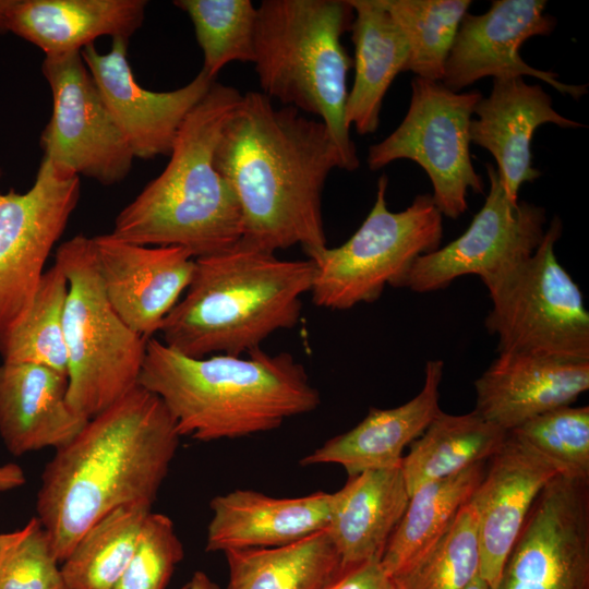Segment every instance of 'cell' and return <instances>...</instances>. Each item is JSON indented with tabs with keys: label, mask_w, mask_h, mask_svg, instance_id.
I'll return each mask as SVG.
<instances>
[{
	"label": "cell",
	"mask_w": 589,
	"mask_h": 589,
	"mask_svg": "<svg viewBox=\"0 0 589 589\" xmlns=\"http://www.w3.org/2000/svg\"><path fill=\"white\" fill-rule=\"evenodd\" d=\"M215 166L238 200L241 242L271 253L300 245L308 257L327 247L323 190L344 164L322 121L247 92L221 131Z\"/></svg>",
	"instance_id": "6da1fadb"
},
{
	"label": "cell",
	"mask_w": 589,
	"mask_h": 589,
	"mask_svg": "<svg viewBox=\"0 0 589 589\" xmlns=\"http://www.w3.org/2000/svg\"><path fill=\"white\" fill-rule=\"evenodd\" d=\"M179 440L159 397L136 385L56 450L41 474L36 512L59 563L111 510L154 504Z\"/></svg>",
	"instance_id": "7a4b0ae2"
},
{
	"label": "cell",
	"mask_w": 589,
	"mask_h": 589,
	"mask_svg": "<svg viewBox=\"0 0 589 589\" xmlns=\"http://www.w3.org/2000/svg\"><path fill=\"white\" fill-rule=\"evenodd\" d=\"M139 385L163 401L179 436L201 442L268 432L321 404L304 366L288 352L184 356L147 340Z\"/></svg>",
	"instance_id": "3957f363"
},
{
	"label": "cell",
	"mask_w": 589,
	"mask_h": 589,
	"mask_svg": "<svg viewBox=\"0 0 589 589\" xmlns=\"http://www.w3.org/2000/svg\"><path fill=\"white\" fill-rule=\"evenodd\" d=\"M242 93L214 82L182 123L165 169L116 216L117 239L179 247L194 259L235 247L242 238L236 194L215 166L221 131Z\"/></svg>",
	"instance_id": "277c9868"
},
{
	"label": "cell",
	"mask_w": 589,
	"mask_h": 589,
	"mask_svg": "<svg viewBox=\"0 0 589 589\" xmlns=\"http://www.w3.org/2000/svg\"><path fill=\"white\" fill-rule=\"evenodd\" d=\"M313 276L309 259L281 260L241 241L195 259L187 290L159 328L160 341L193 358L249 353L298 324Z\"/></svg>",
	"instance_id": "5b68a950"
},
{
	"label": "cell",
	"mask_w": 589,
	"mask_h": 589,
	"mask_svg": "<svg viewBox=\"0 0 589 589\" xmlns=\"http://www.w3.org/2000/svg\"><path fill=\"white\" fill-rule=\"evenodd\" d=\"M352 20L349 0H263L257 8L253 61L261 93L317 117L347 171L359 167L345 120L353 59L341 36L350 31Z\"/></svg>",
	"instance_id": "8992f818"
},
{
	"label": "cell",
	"mask_w": 589,
	"mask_h": 589,
	"mask_svg": "<svg viewBox=\"0 0 589 589\" xmlns=\"http://www.w3.org/2000/svg\"><path fill=\"white\" fill-rule=\"evenodd\" d=\"M69 289L63 315L69 406L91 419L139 385L147 340L109 303L92 237L76 235L56 249Z\"/></svg>",
	"instance_id": "52a82bcc"
},
{
	"label": "cell",
	"mask_w": 589,
	"mask_h": 589,
	"mask_svg": "<svg viewBox=\"0 0 589 589\" xmlns=\"http://www.w3.org/2000/svg\"><path fill=\"white\" fill-rule=\"evenodd\" d=\"M387 183L381 176L370 213L345 243L308 257L315 305L341 311L374 302L387 285L398 287L418 256L440 248L443 215L432 195H417L405 211L390 212Z\"/></svg>",
	"instance_id": "ba28073f"
},
{
	"label": "cell",
	"mask_w": 589,
	"mask_h": 589,
	"mask_svg": "<svg viewBox=\"0 0 589 589\" xmlns=\"http://www.w3.org/2000/svg\"><path fill=\"white\" fill-rule=\"evenodd\" d=\"M554 217L533 254L489 290V333L497 351L589 362V313L582 292L555 255Z\"/></svg>",
	"instance_id": "9c48e42d"
},
{
	"label": "cell",
	"mask_w": 589,
	"mask_h": 589,
	"mask_svg": "<svg viewBox=\"0 0 589 589\" xmlns=\"http://www.w3.org/2000/svg\"><path fill=\"white\" fill-rule=\"evenodd\" d=\"M482 97L479 91L454 92L441 82L416 76L404 120L387 137L369 148L370 170L398 159L417 163L432 182V199L441 214L458 218L467 211L468 190L484 191L469 151L470 122Z\"/></svg>",
	"instance_id": "30bf717a"
},
{
	"label": "cell",
	"mask_w": 589,
	"mask_h": 589,
	"mask_svg": "<svg viewBox=\"0 0 589 589\" xmlns=\"http://www.w3.org/2000/svg\"><path fill=\"white\" fill-rule=\"evenodd\" d=\"M41 72L52 95L51 117L39 140L43 157L62 173L106 187L123 181L135 157L81 52L45 56Z\"/></svg>",
	"instance_id": "8fae6325"
},
{
	"label": "cell",
	"mask_w": 589,
	"mask_h": 589,
	"mask_svg": "<svg viewBox=\"0 0 589 589\" xmlns=\"http://www.w3.org/2000/svg\"><path fill=\"white\" fill-rule=\"evenodd\" d=\"M485 167L489 194L467 230L444 248L418 256L398 287L430 292L477 275L489 291L533 254L545 233L544 208L509 201L496 168Z\"/></svg>",
	"instance_id": "7c38bea8"
},
{
	"label": "cell",
	"mask_w": 589,
	"mask_h": 589,
	"mask_svg": "<svg viewBox=\"0 0 589 589\" xmlns=\"http://www.w3.org/2000/svg\"><path fill=\"white\" fill-rule=\"evenodd\" d=\"M80 195V177L58 171L45 157L27 191H0V333L28 310Z\"/></svg>",
	"instance_id": "4fadbf2b"
},
{
	"label": "cell",
	"mask_w": 589,
	"mask_h": 589,
	"mask_svg": "<svg viewBox=\"0 0 589 589\" xmlns=\"http://www.w3.org/2000/svg\"><path fill=\"white\" fill-rule=\"evenodd\" d=\"M495 589H589V480L558 474L543 488Z\"/></svg>",
	"instance_id": "5bb4252c"
},
{
	"label": "cell",
	"mask_w": 589,
	"mask_h": 589,
	"mask_svg": "<svg viewBox=\"0 0 589 589\" xmlns=\"http://www.w3.org/2000/svg\"><path fill=\"white\" fill-rule=\"evenodd\" d=\"M545 7L543 0H494L482 14L467 13L446 59L441 83L459 92L486 76H531L579 99L587 93V85L563 83L556 73L534 69L519 55L528 38L553 31L556 22L544 13Z\"/></svg>",
	"instance_id": "9a60e30c"
},
{
	"label": "cell",
	"mask_w": 589,
	"mask_h": 589,
	"mask_svg": "<svg viewBox=\"0 0 589 589\" xmlns=\"http://www.w3.org/2000/svg\"><path fill=\"white\" fill-rule=\"evenodd\" d=\"M128 44L129 39L113 38L106 53H100L92 44L82 49L81 56L134 157L169 156L185 118L216 80L201 70L177 89H146L134 77Z\"/></svg>",
	"instance_id": "2e32d148"
},
{
	"label": "cell",
	"mask_w": 589,
	"mask_h": 589,
	"mask_svg": "<svg viewBox=\"0 0 589 589\" xmlns=\"http://www.w3.org/2000/svg\"><path fill=\"white\" fill-rule=\"evenodd\" d=\"M106 297L136 334L153 338L187 290L195 259L179 247H147L111 233L92 237Z\"/></svg>",
	"instance_id": "e0dca14e"
},
{
	"label": "cell",
	"mask_w": 589,
	"mask_h": 589,
	"mask_svg": "<svg viewBox=\"0 0 589 589\" xmlns=\"http://www.w3.org/2000/svg\"><path fill=\"white\" fill-rule=\"evenodd\" d=\"M488 460L489 468L472 498L479 521V575L495 589L532 504L561 472L512 432Z\"/></svg>",
	"instance_id": "ac0fdd59"
},
{
	"label": "cell",
	"mask_w": 589,
	"mask_h": 589,
	"mask_svg": "<svg viewBox=\"0 0 589 589\" xmlns=\"http://www.w3.org/2000/svg\"><path fill=\"white\" fill-rule=\"evenodd\" d=\"M473 115L470 142L492 154L500 181L513 203L518 202L524 183L541 176L532 166L534 131L544 123L566 129L584 127L556 112L550 95L538 84H527L522 77L494 80L491 94L478 101Z\"/></svg>",
	"instance_id": "d6986e66"
},
{
	"label": "cell",
	"mask_w": 589,
	"mask_h": 589,
	"mask_svg": "<svg viewBox=\"0 0 589 589\" xmlns=\"http://www.w3.org/2000/svg\"><path fill=\"white\" fill-rule=\"evenodd\" d=\"M474 411L509 432L546 411L570 406L589 388V362L503 352L474 382Z\"/></svg>",
	"instance_id": "ffe728a7"
},
{
	"label": "cell",
	"mask_w": 589,
	"mask_h": 589,
	"mask_svg": "<svg viewBox=\"0 0 589 589\" xmlns=\"http://www.w3.org/2000/svg\"><path fill=\"white\" fill-rule=\"evenodd\" d=\"M68 376L34 363L0 364V436L14 456L70 443L89 419L68 404Z\"/></svg>",
	"instance_id": "44dd1931"
},
{
	"label": "cell",
	"mask_w": 589,
	"mask_h": 589,
	"mask_svg": "<svg viewBox=\"0 0 589 589\" xmlns=\"http://www.w3.org/2000/svg\"><path fill=\"white\" fill-rule=\"evenodd\" d=\"M330 493L273 497L238 489L215 496L207 526V552L274 548L296 542L328 525Z\"/></svg>",
	"instance_id": "7402d4cb"
},
{
	"label": "cell",
	"mask_w": 589,
	"mask_h": 589,
	"mask_svg": "<svg viewBox=\"0 0 589 589\" xmlns=\"http://www.w3.org/2000/svg\"><path fill=\"white\" fill-rule=\"evenodd\" d=\"M444 363L425 364L420 393L395 408H370L351 430L326 441L300 460L302 466L335 464L349 477L368 470L399 467L406 446L417 440L441 411L440 384Z\"/></svg>",
	"instance_id": "603a6c76"
},
{
	"label": "cell",
	"mask_w": 589,
	"mask_h": 589,
	"mask_svg": "<svg viewBox=\"0 0 589 589\" xmlns=\"http://www.w3.org/2000/svg\"><path fill=\"white\" fill-rule=\"evenodd\" d=\"M146 8L145 0H13L8 32L45 56L81 52L101 36L130 39Z\"/></svg>",
	"instance_id": "cb8c5ba5"
},
{
	"label": "cell",
	"mask_w": 589,
	"mask_h": 589,
	"mask_svg": "<svg viewBox=\"0 0 589 589\" xmlns=\"http://www.w3.org/2000/svg\"><path fill=\"white\" fill-rule=\"evenodd\" d=\"M408 501L400 466L349 477L330 493L326 530L342 568L381 561Z\"/></svg>",
	"instance_id": "d4e9b609"
},
{
	"label": "cell",
	"mask_w": 589,
	"mask_h": 589,
	"mask_svg": "<svg viewBox=\"0 0 589 589\" xmlns=\"http://www.w3.org/2000/svg\"><path fill=\"white\" fill-rule=\"evenodd\" d=\"M354 46V79L348 92L345 120L360 135L374 133L384 96L405 72L409 56L406 37L381 0H349Z\"/></svg>",
	"instance_id": "484cf974"
},
{
	"label": "cell",
	"mask_w": 589,
	"mask_h": 589,
	"mask_svg": "<svg viewBox=\"0 0 589 589\" xmlns=\"http://www.w3.org/2000/svg\"><path fill=\"white\" fill-rule=\"evenodd\" d=\"M224 554L229 570L226 589H324L341 570L326 529L281 546Z\"/></svg>",
	"instance_id": "4316f807"
},
{
	"label": "cell",
	"mask_w": 589,
	"mask_h": 589,
	"mask_svg": "<svg viewBox=\"0 0 589 589\" xmlns=\"http://www.w3.org/2000/svg\"><path fill=\"white\" fill-rule=\"evenodd\" d=\"M506 435L474 410L465 414L441 410L401 459L400 470L409 495L428 482L486 461Z\"/></svg>",
	"instance_id": "83f0119b"
},
{
	"label": "cell",
	"mask_w": 589,
	"mask_h": 589,
	"mask_svg": "<svg viewBox=\"0 0 589 589\" xmlns=\"http://www.w3.org/2000/svg\"><path fill=\"white\" fill-rule=\"evenodd\" d=\"M485 461L456 474L428 482L409 495L392 533L381 566L392 577L429 551L447 531L482 481Z\"/></svg>",
	"instance_id": "f1b7e54d"
},
{
	"label": "cell",
	"mask_w": 589,
	"mask_h": 589,
	"mask_svg": "<svg viewBox=\"0 0 589 589\" xmlns=\"http://www.w3.org/2000/svg\"><path fill=\"white\" fill-rule=\"evenodd\" d=\"M152 507L144 502L122 505L88 528L60 566L67 589H113Z\"/></svg>",
	"instance_id": "f546056e"
},
{
	"label": "cell",
	"mask_w": 589,
	"mask_h": 589,
	"mask_svg": "<svg viewBox=\"0 0 589 589\" xmlns=\"http://www.w3.org/2000/svg\"><path fill=\"white\" fill-rule=\"evenodd\" d=\"M69 284L53 263L46 269L24 316L0 333V358L5 363H34L68 376L63 315Z\"/></svg>",
	"instance_id": "4dcf8cb0"
},
{
	"label": "cell",
	"mask_w": 589,
	"mask_h": 589,
	"mask_svg": "<svg viewBox=\"0 0 589 589\" xmlns=\"http://www.w3.org/2000/svg\"><path fill=\"white\" fill-rule=\"evenodd\" d=\"M404 33L406 71L441 82L444 67L470 0H381Z\"/></svg>",
	"instance_id": "1f68e13d"
},
{
	"label": "cell",
	"mask_w": 589,
	"mask_h": 589,
	"mask_svg": "<svg viewBox=\"0 0 589 589\" xmlns=\"http://www.w3.org/2000/svg\"><path fill=\"white\" fill-rule=\"evenodd\" d=\"M478 510L464 504L443 537L422 556L393 575L395 589H466L479 574Z\"/></svg>",
	"instance_id": "d6a6232c"
},
{
	"label": "cell",
	"mask_w": 589,
	"mask_h": 589,
	"mask_svg": "<svg viewBox=\"0 0 589 589\" xmlns=\"http://www.w3.org/2000/svg\"><path fill=\"white\" fill-rule=\"evenodd\" d=\"M188 14L203 52L202 71L216 80L233 61H254L257 8L250 0H176Z\"/></svg>",
	"instance_id": "836d02e7"
},
{
	"label": "cell",
	"mask_w": 589,
	"mask_h": 589,
	"mask_svg": "<svg viewBox=\"0 0 589 589\" xmlns=\"http://www.w3.org/2000/svg\"><path fill=\"white\" fill-rule=\"evenodd\" d=\"M552 461L561 476L589 480V407H560L509 431Z\"/></svg>",
	"instance_id": "e575fe53"
},
{
	"label": "cell",
	"mask_w": 589,
	"mask_h": 589,
	"mask_svg": "<svg viewBox=\"0 0 589 589\" xmlns=\"http://www.w3.org/2000/svg\"><path fill=\"white\" fill-rule=\"evenodd\" d=\"M0 589H67L49 538L37 517L2 533Z\"/></svg>",
	"instance_id": "d590c367"
},
{
	"label": "cell",
	"mask_w": 589,
	"mask_h": 589,
	"mask_svg": "<svg viewBox=\"0 0 589 589\" xmlns=\"http://www.w3.org/2000/svg\"><path fill=\"white\" fill-rule=\"evenodd\" d=\"M184 550L172 520L151 512L133 554L113 589H166Z\"/></svg>",
	"instance_id": "8d00e7d4"
},
{
	"label": "cell",
	"mask_w": 589,
	"mask_h": 589,
	"mask_svg": "<svg viewBox=\"0 0 589 589\" xmlns=\"http://www.w3.org/2000/svg\"><path fill=\"white\" fill-rule=\"evenodd\" d=\"M324 589H395L392 578L380 561L352 567H341L339 574Z\"/></svg>",
	"instance_id": "74e56055"
},
{
	"label": "cell",
	"mask_w": 589,
	"mask_h": 589,
	"mask_svg": "<svg viewBox=\"0 0 589 589\" xmlns=\"http://www.w3.org/2000/svg\"><path fill=\"white\" fill-rule=\"evenodd\" d=\"M25 483V474L22 468L14 464L0 467V492L19 488Z\"/></svg>",
	"instance_id": "f35d334b"
},
{
	"label": "cell",
	"mask_w": 589,
	"mask_h": 589,
	"mask_svg": "<svg viewBox=\"0 0 589 589\" xmlns=\"http://www.w3.org/2000/svg\"><path fill=\"white\" fill-rule=\"evenodd\" d=\"M188 589H220L205 573L195 572L188 582Z\"/></svg>",
	"instance_id": "ab89813d"
},
{
	"label": "cell",
	"mask_w": 589,
	"mask_h": 589,
	"mask_svg": "<svg viewBox=\"0 0 589 589\" xmlns=\"http://www.w3.org/2000/svg\"><path fill=\"white\" fill-rule=\"evenodd\" d=\"M13 0H0V34L8 32V19Z\"/></svg>",
	"instance_id": "60d3db41"
},
{
	"label": "cell",
	"mask_w": 589,
	"mask_h": 589,
	"mask_svg": "<svg viewBox=\"0 0 589 589\" xmlns=\"http://www.w3.org/2000/svg\"><path fill=\"white\" fill-rule=\"evenodd\" d=\"M466 589H490L489 585L478 574Z\"/></svg>",
	"instance_id": "b9f144b4"
},
{
	"label": "cell",
	"mask_w": 589,
	"mask_h": 589,
	"mask_svg": "<svg viewBox=\"0 0 589 589\" xmlns=\"http://www.w3.org/2000/svg\"><path fill=\"white\" fill-rule=\"evenodd\" d=\"M181 589H188V584L185 586H183Z\"/></svg>",
	"instance_id": "7bdbcfd3"
},
{
	"label": "cell",
	"mask_w": 589,
	"mask_h": 589,
	"mask_svg": "<svg viewBox=\"0 0 589 589\" xmlns=\"http://www.w3.org/2000/svg\"><path fill=\"white\" fill-rule=\"evenodd\" d=\"M1 539H2V533H0V542H1Z\"/></svg>",
	"instance_id": "ee69618b"
}]
</instances>
